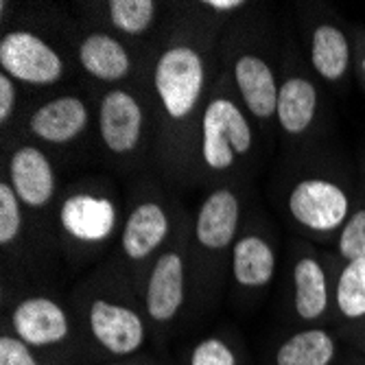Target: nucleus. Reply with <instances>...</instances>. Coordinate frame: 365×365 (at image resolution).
Listing matches in <instances>:
<instances>
[{
	"label": "nucleus",
	"mask_w": 365,
	"mask_h": 365,
	"mask_svg": "<svg viewBox=\"0 0 365 365\" xmlns=\"http://www.w3.org/2000/svg\"><path fill=\"white\" fill-rule=\"evenodd\" d=\"M153 83L158 96L171 118H186L202 96L204 61L190 46H171L155 63Z\"/></svg>",
	"instance_id": "nucleus-1"
},
{
	"label": "nucleus",
	"mask_w": 365,
	"mask_h": 365,
	"mask_svg": "<svg viewBox=\"0 0 365 365\" xmlns=\"http://www.w3.org/2000/svg\"><path fill=\"white\" fill-rule=\"evenodd\" d=\"M202 155L215 171L230 169L235 158L247 153L252 147L250 123L230 98L210 101L202 120Z\"/></svg>",
	"instance_id": "nucleus-2"
},
{
	"label": "nucleus",
	"mask_w": 365,
	"mask_h": 365,
	"mask_svg": "<svg viewBox=\"0 0 365 365\" xmlns=\"http://www.w3.org/2000/svg\"><path fill=\"white\" fill-rule=\"evenodd\" d=\"M289 210L307 230L333 232L350 219V199L339 184L313 178L291 190Z\"/></svg>",
	"instance_id": "nucleus-3"
},
{
	"label": "nucleus",
	"mask_w": 365,
	"mask_h": 365,
	"mask_svg": "<svg viewBox=\"0 0 365 365\" xmlns=\"http://www.w3.org/2000/svg\"><path fill=\"white\" fill-rule=\"evenodd\" d=\"M0 66L9 77L33 86L55 83L63 73L61 57L53 46L29 31H11L3 38Z\"/></svg>",
	"instance_id": "nucleus-4"
},
{
	"label": "nucleus",
	"mask_w": 365,
	"mask_h": 365,
	"mask_svg": "<svg viewBox=\"0 0 365 365\" xmlns=\"http://www.w3.org/2000/svg\"><path fill=\"white\" fill-rule=\"evenodd\" d=\"M101 138L112 153H129L140 143L143 134V110L129 92H110L98 112Z\"/></svg>",
	"instance_id": "nucleus-5"
},
{
	"label": "nucleus",
	"mask_w": 365,
	"mask_h": 365,
	"mask_svg": "<svg viewBox=\"0 0 365 365\" xmlns=\"http://www.w3.org/2000/svg\"><path fill=\"white\" fill-rule=\"evenodd\" d=\"M90 328L106 350L114 354L136 352L145 341V326L140 317L125 307L96 300L90 309Z\"/></svg>",
	"instance_id": "nucleus-6"
},
{
	"label": "nucleus",
	"mask_w": 365,
	"mask_h": 365,
	"mask_svg": "<svg viewBox=\"0 0 365 365\" xmlns=\"http://www.w3.org/2000/svg\"><path fill=\"white\" fill-rule=\"evenodd\" d=\"M14 190L31 208L46 206L55 192V173L51 160L36 147H20L9 160Z\"/></svg>",
	"instance_id": "nucleus-7"
},
{
	"label": "nucleus",
	"mask_w": 365,
	"mask_h": 365,
	"mask_svg": "<svg viewBox=\"0 0 365 365\" xmlns=\"http://www.w3.org/2000/svg\"><path fill=\"white\" fill-rule=\"evenodd\" d=\"M16 333L29 346L59 344L68 335V317L48 297H29L20 302L11 315Z\"/></svg>",
	"instance_id": "nucleus-8"
},
{
	"label": "nucleus",
	"mask_w": 365,
	"mask_h": 365,
	"mask_svg": "<svg viewBox=\"0 0 365 365\" xmlns=\"http://www.w3.org/2000/svg\"><path fill=\"white\" fill-rule=\"evenodd\" d=\"M184 302V260L180 254H162L149 276L147 313L155 322H169Z\"/></svg>",
	"instance_id": "nucleus-9"
},
{
	"label": "nucleus",
	"mask_w": 365,
	"mask_h": 365,
	"mask_svg": "<svg viewBox=\"0 0 365 365\" xmlns=\"http://www.w3.org/2000/svg\"><path fill=\"white\" fill-rule=\"evenodd\" d=\"M61 225L79 241L96 243L110 237L116 223V210L103 197L75 195L61 206Z\"/></svg>",
	"instance_id": "nucleus-10"
},
{
	"label": "nucleus",
	"mask_w": 365,
	"mask_h": 365,
	"mask_svg": "<svg viewBox=\"0 0 365 365\" xmlns=\"http://www.w3.org/2000/svg\"><path fill=\"white\" fill-rule=\"evenodd\" d=\"M88 125V108L77 96H59L44 103L29 120V129L46 143H71Z\"/></svg>",
	"instance_id": "nucleus-11"
},
{
	"label": "nucleus",
	"mask_w": 365,
	"mask_h": 365,
	"mask_svg": "<svg viewBox=\"0 0 365 365\" xmlns=\"http://www.w3.org/2000/svg\"><path fill=\"white\" fill-rule=\"evenodd\" d=\"M239 225V199L237 195L221 188L215 190L199 208L195 237L208 250H223L232 243Z\"/></svg>",
	"instance_id": "nucleus-12"
},
{
	"label": "nucleus",
	"mask_w": 365,
	"mask_h": 365,
	"mask_svg": "<svg viewBox=\"0 0 365 365\" xmlns=\"http://www.w3.org/2000/svg\"><path fill=\"white\" fill-rule=\"evenodd\" d=\"M235 81L243 94L247 110L256 118H269L278 108L276 77L264 59L256 55H243L235 63Z\"/></svg>",
	"instance_id": "nucleus-13"
},
{
	"label": "nucleus",
	"mask_w": 365,
	"mask_h": 365,
	"mask_svg": "<svg viewBox=\"0 0 365 365\" xmlns=\"http://www.w3.org/2000/svg\"><path fill=\"white\" fill-rule=\"evenodd\" d=\"M169 235V219L160 204L145 202L131 210L123 227V250L131 260L147 258Z\"/></svg>",
	"instance_id": "nucleus-14"
},
{
	"label": "nucleus",
	"mask_w": 365,
	"mask_h": 365,
	"mask_svg": "<svg viewBox=\"0 0 365 365\" xmlns=\"http://www.w3.org/2000/svg\"><path fill=\"white\" fill-rule=\"evenodd\" d=\"M79 61L83 71L101 81H120L131 68L125 46L106 33H92L79 46Z\"/></svg>",
	"instance_id": "nucleus-15"
},
{
	"label": "nucleus",
	"mask_w": 365,
	"mask_h": 365,
	"mask_svg": "<svg viewBox=\"0 0 365 365\" xmlns=\"http://www.w3.org/2000/svg\"><path fill=\"white\" fill-rule=\"evenodd\" d=\"M317 90L304 77H291L278 88V120L287 134H302L315 118Z\"/></svg>",
	"instance_id": "nucleus-16"
},
{
	"label": "nucleus",
	"mask_w": 365,
	"mask_h": 365,
	"mask_svg": "<svg viewBox=\"0 0 365 365\" xmlns=\"http://www.w3.org/2000/svg\"><path fill=\"white\" fill-rule=\"evenodd\" d=\"M295 284V313L302 319H317L328 309V282L326 272L313 256L297 260L293 269Z\"/></svg>",
	"instance_id": "nucleus-17"
},
{
	"label": "nucleus",
	"mask_w": 365,
	"mask_h": 365,
	"mask_svg": "<svg viewBox=\"0 0 365 365\" xmlns=\"http://www.w3.org/2000/svg\"><path fill=\"white\" fill-rule=\"evenodd\" d=\"M276 269V256L269 243L260 237H243L232 252V274L239 284L262 287L267 284Z\"/></svg>",
	"instance_id": "nucleus-18"
},
{
	"label": "nucleus",
	"mask_w": 365,
	"mask_h": 365,
	"mask_svg": "<svg viewBox=\"0 0 365 365\" xmlns=\"http://www.w3.org/2000/svg\"><path fill=\"white\" fill-rule=\"evenodd\" d=\"M311 63L326 81H339L350 66V44L341 29L322 24L313 33Z\"/></svg>",
	"instance_id": "nucleus-19"
},
{
	"label": "nucleus",
	"mask_w": 365,
	"mask_h": 365,
	"mask_svg": "<svg viewBox=\"0 0 365 365\" xmlns=\"http://www.w3.org/2000/svg\"><path fill=\"white\" fill-rule=\"evenodd\" d=\"M335 359V341L326 330L311 328L289 337L278 354L276 365H328Z\"/></svg>",
	"instance_id": "nucleus-20"
},
{
	"label": "nucleus",
	"mask_w": 365,
	"mask_h": 365,
	"mask_svg": "<svg viewBox=\"0 0 365 365\" xmlns=\"http://www.w3.org/2000/svg\"><path fill=\"white\" fill-rule=\"evenodd\" d=\"M337 309L348 319L365 317V260L346 262L335 289Z\"/></svg>",
	"instance_id": "nucleus-21"
},
{
	"label": "nucleus",
	"mask_w": 365,
	"mask_h": 365,
	"mask_svg": "<svg viewBox=\"0 0 365 365\" xmlns=\"http://www.w3.org/2000/svg\"><path fill=\"white\" fill-rule=\"evenodd\" d=\"M110 18L112 24L127 36H140L155 18V3L153 0H114L110 3Z\"/></svg>",
	"instance_id": "nucleus-22"
},
{
	"label": "nucleus",
	"mask_w": 365,
	"mask_h": 365,
	"mask_svg": "<svg viewBox=\"0 0 365 365\" xmlns=\"http://www.w3.org/2000/svg\"><path fill=\"white\" fill-rule=\"evenodd\" d=\"M339 254L346 262L365 260V208L350 215L339 232Z\"/></svg>",
	"instance_id": "nucleus-23"
},
{
	"label": "nucleus",
	"mask_w": 365,
	"mask_h": 365,
	"mask_svg": "<svg viewBox=\"0 0 365 365\" xmlns=\"http://www.w3.org/2000/svg\"><path fill=\"white\" fill-rule=\"evenodd\" d=\"M22 212H20V197L16 195L11 184H0V243L9 245L20 232Z\"/></svg>",
	"instance_id": "nucleus-24"
},
{
	"label": "nucleus",
	"mask_w": 365,
	"mask_h": 365,
	"mask_svg": "<svg viewBox=\"0 0 365 365\" xmlns=\"http://www.w3.org/2000/svg\"><path fill=\"white\" fill-rule=\"evenodd\" d=\"M190 365H237V356L223 341L206 339L192 350Z\"/></svg>",
	"instance_id": "nucleus-25"
},
{
	"label": "nucleus",
	"mask_w": 365,
	"mask_h": 365,
	"mask_svg": "<svg viewBox=\"0 0 365 365\" xmlns=\"http://www.w3.org/2000/svg\"><path fill=\"white\" fill-rule=\"evenodd\" d=\"M0 365H38L24 341L0 337Z\"/></svg>",
	"instance_id": "nucleus-26"
},
{
	"label": "nucleus",
	"mask_w": 365,
	"mask_h": 365,
	"mask_svg": "<svg viewBox=\"0 0 365 365\" xmlns=\"http://www.w3.org/2000/svg\"><path fill=\"white\" fill-rule=\"evenodd\" d=\"M16 106V86L7 73L0 75V120H7Z\"/></svg>",
	"instance_id": "nucleus-27"
},
{
	"label": "nucleus",
	"mask_w": 365,
	"mask_h": 365,
	"mask_svg": "<svg viewBox=\"0 0 365 365\" xmlns=\"http://www.w3.org/2000/svg\"><path fill=\"white\" fill-rule=\"evenodd\" d=\"M206 7H212L215 11H232V9L243 7V3L241 0H208Z\"/></svg>",
	"instance_id": "nucleus-28"
},
{
	"label": "nucleus",
	"mask_w": 365,
	"mask_h": 365,
	"mask_svg": "<svg viewBox=\"0 0 365 365\" xmlns=\"http://www.w3.org/2000/svg\"><path fill=\"white\" fill-rule=\"evenodd\" d=\"M363 175H365V162H363Z\"/></svg>",
	"instance_id": "nucleus-29"
}]
</instances>
